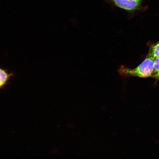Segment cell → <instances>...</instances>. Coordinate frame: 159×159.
<instances>
[{"mask_svg":"<svg viewBox=\"0 0 159 159\" xmlns=\"http://www.w3.org/2000/svg\"><path fill=\"white\" fill-rule=\"evenodd\" d=\"M154 60L147 57L137 67L130 69L122 65L118 69L117 72L122 77L135 76L143 78L152 77Z\"/></svg>","mask_w":159,"mask_h":159,"instance_id":"cell-1","label":"cell"},{"mask_svg":"<svg viewBox=\"0 0 159 159\" xmlns=\"http://www.w3.org/2000/svg\"><path fill=\"white\" fill-rule=\"evenodd\" d=\"M118 7L128 11L137 10L140 6L141 0H111Z\"/></svg>","mask_w":159,"mask_h":159,"instance_id":"cell-2","label":"cell"},{"mask_svg":"<svg viewBox=\"0 0 159 159\" xmlns=\"http://www.w3.org/2000/svg\"><path fill=\"white\" fill-rule=\"evenodd\" d=\"M13 76L12 73H8L7 71L3 69H0V88L1 89L7 84L8 81Z\"/></svg>","mask_w":159,"mask_h":159,"instance_id":"cell-3","label":"cell"},{"mask_svg":"<svg viewBox=\"0 0 159 159\" xmlns=\"http://www.w3.org/2000/svg\"><path fill=\"white\" fill-rule=\"evenodd\" d=\"M155 59L159 57V42L150 47L147 56Z\"/></svg>","mask_w":159,"mask_h":159,"instance_id":"cell-4","label":"cell"},{"mask_svg":"<svg viewBox=\"0 0 159 159\" xmlns=\"http://www.w3.org/2000/svg\"><path fill=\"white\" fill-rule=\"evenodd\" d=\"M158 71H159V57L156 58L154 60L152 74Z\"/></svg>","mask_w":159,"mask_h":159,"instance_id":"cell-5","label":"cell"},{"mask_svg":"<svg viewBox=\"0 0 159 159\" xmlns=\"http://www.w3.org/2000/svg\"><path fill=\"white\" fill-rule=\"evenodd\" d=\"M152 77L155 79L159 80V71L152 74Z\"/></svg>","mask_w":159,"mask_h":159,"instance_id":"cell-6","label":"cell"}]
</instances>
